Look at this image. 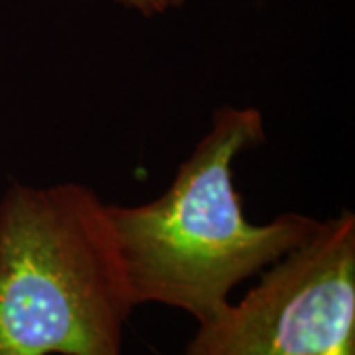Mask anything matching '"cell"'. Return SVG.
<instances>
[{"instance_id":"6da1fadb","label":"cell","mask_w":355,"mask_h":355,"mask_svg":"<svg viewBox=\"0 0 355 355\" xmlns=\"http://www.w3.org/2000/svg\"><path fill=\"white\" fill-rule=\"evenodd\" d=\"M265 142L263 114L221 107L170 188L142 205H107L135 306L162 304L203 322L231 292L316 233L320 221L286 211L268 223L245 217L235 162Z\"/></svg>"},{"instance_id":"7a4b0ae2","label":"cell","mask_w":355,"mask_h":355,"mask_svg":"<svg viewBox=\"0 0 355 355\" xmlns=\"http://www.w3.org/2000/svg\"><path fill=\"white\" fill-rule=\"evenodd\" d=\"M137 306L107 203L81 184L0 202V355H125Z\"/></svg>"},{"instance_id":"3957f363","label":"cell","mask_w":355,"mask_h":355,"mask_svg":"<svg viewBox=\"0 0 355 355\" xmlns=\"http://www.w3.org/2000/svg\"><path fill=\"white\" fill-rule=\"evenodd\" d=\"M178 355H355V216L343 209L265 268Z\"/></svg>"},{"instance_id":"277c9868","label":"cell","mask_w":355,"mask_h":355,"mask_svg":"<svg viewBox=\"0 0 355 355\" xmlns=\"http://www.w3.org/2000/svg\"><path fill=\"white\" fill-rule=\"evenodd\" d=\"M116 2L144 16H156V14H164L172 8L182 6L186 0H116Z\"/></svg>"}]
</instances>
